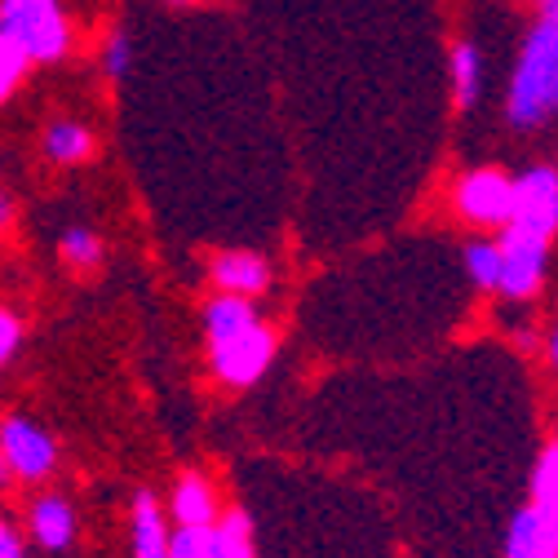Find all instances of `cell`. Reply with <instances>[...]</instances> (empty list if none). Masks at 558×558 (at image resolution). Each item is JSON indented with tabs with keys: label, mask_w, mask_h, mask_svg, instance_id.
<instances>
[{
	"label": "cell",
	"mask_w": 558,
	"mask_h": 558,
	"mask_svg": "<svg viewBox=\"0 0 558 558\" xmlns=\"http://www.w3.org/2000/svg\"><path fill=\"white\" fill-rule=\"evenodd\" d=\"M501 116L514 133H541L558 120V27L532 23L514 49Z\"/></svg>",
	"instance_id": "obj_1"
},
{
	"label": "cell",
	"mask_w": 558,
	"mask_h": 558,
	"mask_svg": "<svg viewBox=\"0 0 558 558\" xmlns=\"http://www.w3.org/2000/svg\"><path fill=\"white\" fill-rule=\"evenodd\" d=\"M0 36L14 40L32 66H58L76 49V27L58 0H0Z\"/></svg>",
	"instance_id": "obj_2"
},
{
	"label": "cell",
	"mask_w": 558,
	"mask_h": 558,
	"mask_svg": "<svg viewBox=\"0 0 558 558\" xmlns=\"http://www.w3.org/2000/svg\"><path fill=\"white\" fill-rule=\"evenodd\" d=\"M448 208L470 231L501 235L510 227V208H514V173H506L501 165H474L457 173L448 191Z\"/></svg>",
	"instance_id": "obj_3"
},
{
	"label": "cell",
	"mask_w": 558,
	"mask_h": 558,
	"mask_svg": "<svg viewBox=\"0 0 558 558\" xmlns=\"http://www.w3.org/2000/svg\"><path fill=\"white\" fill-rule=\"evenodd\" d=\"M0 452L10 461L14 483H23V487H49L62 465V448H58L53 430L45 422H36L32 412L0 416Z\"/></svg>",
	"instance_id": "obj_4"
},
{
	"label": "cell",
	"mask_w": 558,
	"mask_h": 558,
	"mask_svg": "<svg viewBox=\"0 0 558 558\" xmlns=\"http://www.w3.org/2000/svg\"><path fill=\"white\" fill-rule=\"evenodd\" d=\"M275 355H279V332H275V324L262 319L248 332H240L235 341L214 345V351H208V373L227 390H253L270 373Z\"/></svg>",
	"instance_id": "obj_5"
},
{
	"label": "cell",
	"mask_w": 558,
	"mask_h": 558,
	"mask_svg": "<svg viewBox=\"0 0 558 558\" xmlns=\"http://www.w3.org/2000/svg\"><path fill=\"white\" fill-rule=\"evenodd\" d=\"M497 244H501V284H497V298L506 306L536 302L545 293V284H549L554 244L532 240V235H519V231H501Z\"/></svg>",
	"instance_id": "obj_6"
},
{
	"label": "cell",
	"mask_w": 558,
	"mask_h": 558,
	"mask_svg": "<svg viewBox=\"0 0 558 558\" xmlns=\"http://www.w3.org/2000/svg\"><path fill=\"white\" fill-rule=\"evenodd\" d=\"M519 235L558 240V165H527L514 173V208H510V227Z\"/></svg>",
	"instance_id": "obj_7"
},
{
	"label": "cell",
	"mask_w": 558,
	"mask_h": 558,
	"mask_svg": "<svg viewBox=\"0 0 558 558\" xmlns=\"http://www.w3.org/2000/svg\"><path fill=\"white\" fill-rule=\"evenodd\" d=\"M23 536H27V545H36L49 558L72 554L81 541V506L66 493H58V487H40V493H32V501H27Z\"/></svg>",
	"instance_id": "obj_8"
},
{
	"label": "cell",
	"mask_w": 558,
	"mask_h": 558,
	"mask_svg": "<svg viewBox=\"0 0 558 558\" xmlns=\"http://www.w3.org/2000/svg\"><path fill=\"white\" fill-rule=\"evenodd\" d=\"M204 275H208V284H214V293H231V298H248V302H257L275 289V266L257 248H218L208 257Z\"/></svg>",
	"instance_id": "obj_9"
},
{
	"label": "cell",
	"mask_w": 558,
	"mask_h": 558,
	"mask_svg": "<svg viewBox=\"0 0 558 558\" xmlns=\"http://www.w3.org/2000/svg\"><path fill=\"white\" fill-rule=\"evenodd\" d=\"M222 493L204 470H178L165 497V514L173 527H214L222 519Z\"/></svg>",
	"instance_id": "obj_10"
},
{
	"label": "cell",
	"mask_w": 558,
	"mask_h": 558,
	"mask_svg": "<svg viewBox=\"0 0 558 558\" xmlns=\"http://www.w3.org/2000/svg\"><path fill=\"white\" fill-rule=\"evenodd\" d=\"M501 558H558V514L523 501L506 523Z\"/></svg>",
	"instance_id": "obj_11"
},
{
	"label": "cell",
	"mask_w": 558,
	"mask_h": 558,
	"mask_svg": "<svg viewBox=\"0 0 558 558\" xmlns=\"http://www.w3.org/2000/svg\"><path fill=\"white\" fill-rule=\"evenodd\" d=\"M169 514L156 487H137L129 501V558H169Z\"/></svg>",
	"instance_id": "obj_12"
},
{
	"label": "cell",
	"mask_w": 558,
	"mask_h": 558,
	"mask_svg": "<svg viewBox=\"0 0 558 558\" xmlns=\"http://www.w3.org/2000/svg\"><path fill=\"white\" fill-rule=\"evenodd\" d=\"M448 89H452V107L461 116L483 107L487 94V53L474 36H457L448 45Z\"/></svg>",
	"instance_id": "obj_13"
},
{
	"label": "cell",
	"mask_w": 558,
	"mask_h": 558,
	"mask_svg": "<svg viewBox=\"0 0 558 558\" xmlns=\"http://www.w3.org/2000/svg\"><path fill=\"white\" fill-rule=\"evenodd\" d=\"M40 156L58 169H81L98 156V133L76 116H53L40 129Z\"/></svg>",
	"instance_id": "obj_14"
},
{
	"label": "cell",
	"mask_w": 558,
	"mask_h": 558,
	"mask_svg": "<svg viewBox=\"0 0 558 558\" xmlns=\"http://www.w3.org/2000/svg\"><path fill=\"white\" fill-rule=\"evenodd\" d=\"M253 324H262V311H257V302H248V298L208 293V298L199 302V332H204L208 351H214V345L235 341V337L248 332Z\"/></svg>",
	"instance_id": "obj_15"
},
{
	"label": "cell",
	"mask_w": 558,
	"mask_h": 558,
	"mask_svg": "<svg viewBox=\"0 0 558 558\" xmlns=\"http://www.w3.org/2000/svg\"><path fill=\"white\" fill-rule=\"evenodd\" d=\"M58 262L76 275H94L107 262V240L85 222H66L58 231Z\"/></svg>",
	"instance_id": "obj_16"
},
{
	"label": "cell",
	"mask_w": 558,
	"mask_h": 558,
	"mask_svg": "<svg viewBox=\"0 0 558 558\" xmlns=\"http://www.w3.org/2000/svg\"><path fill=\"white\" fill-rule=\"evenodd\" d=\"M461 270H465V279L478 293L497 298V284H501V244L497 240H470L461 248Z\"/></svg>",
	"instance_id": "obj_17"
},
{
	"label": "cell",
	"mask_w": 558,
	"mask_h": 558,
	"mask_svg": "<svg viewBox=\"0 0 558 558\" xmlns=\"http://www.w3.org/2000/svg\"><path fill=\"white\" fill-rule=\"evenodd\" d=\"M214 532H218L222 558H257V527L244 506H227L222 519L214 523Z\"/></svg>",
	"instance_id": "obj_18"
},
{
	"label": "cell",
	"mask_w": 558,
	"mask_h": 558,
	"mask_svg": "<svg viewBox=\"0 0 558 558\" xmlns=\"http://www.w3.org/2000/svg\"><path fill=\"white\" fill-rule=\"evenodd\" d=\"M27 76H32V58L14 40L0 36V107H10L19 98V89L27 85Z\"/></svg>",
	"instance_id": "obj_19"
},
{
	"label": "cell",
	"mask_w": 558,
	"mask_h": 558,
	"mask_svg": "<svg viewBox=\"0 0 558 558\" xmlns=\"http://www.w3.org/2000/svg\"><path fill=\"white\" fill-rule=\"evenodd\" d=\"M527 501H536L545 510L558 506V448L554 444H545V452L536 457V465L527 474Z\"/></svg>",
	"instance_id": "obj_20"
},
{
	"label": "cell",
	"mask_w": 558,
	"mask_h": 558,
	"mask_svg": "<svg viewBox=\"0 0 558 558\" xmlns=\"http://www.w3.org/2000/svg\"><path fill=\"white\" fill-rule=\"evenodd\" d=\"M129 66H133V36L124 27H111L107 40H102V49H98V72L111 85H120L129 76Z\"/></svg>",
	"instance_id": "obj_21"
},
{
	"label": "cell",
	"mask_w": 558,
	"mask_h": 558,
	"mask_svg": "<svg viewBox=\"0 0 558 558\" xmlns=\"http://www.w3.org/2000/svg\"><path fill=\"white\" fill-rule=\"evenodd\" d=\"M169 558H222L214 527H169Z\"/></svg>",
	"instance_id": "obj_22"
},
{
	"label": "cell",
	"mask_w": 558,
	"mask_h": 558,
	"mask_svg": "<svg viewBox=\"0 0 558 558\" xmlns=\"http://www.w3.org/2000/svg\"><path fill=\"white\" fill-rule=\"evenodd\" d=\"M23 345H27V324L14 306L0 302V373H5L19 355H23Z\"/></svg>",
	"instance_id": "obj_23"
},
{
	"label": "cell",
	"mask_w": 558,
	"mask_h": 558,
	"mask_svg": "<svg viewBox=\"0 0 558 558\" xmlns=\"http://www.w3.org/2000/svg\"><path fill=\"white\" fill-rule=\"evenodd\" d=\"M0 558H27V536H23V523H14L5 510H0Z\"/></svg>",
	"instance_id": "obj_24"
},
{
	"label": "cell",
	"mask_w": 558,
	"mask_h": 558,
	"mask_svg": "<svg viewBox=\"0 0 558 558\" xmlns=\"http://www.w3.org/2000/svg\"><path fill=\"white\" fill-rule=\"evenodd\" d=\"M14 222H19V195L10 186H0V235L14 231Z\"/></svg>",
	"instance_id": "obj_25"
},
{
	"label": "cell",
	"mask_w": 558,
	"mask_h": 558,
	"mask_svg": "<svg viewBox=\"0 0 558 558\" xmlns=\"http://www.w3.org/2000/svg\"><path fill=\"white\" fill-rule=\"evenodd\" d=\"M541 337H545V332H536L532 324H519V328H510V341H514V351H523V355L541 351Z\"/></svg>",
	"instance_id": "obj_26"
},
{
	"label": "cell",
	"mask_w": 558,
	"mask_h": 558,
	"mask_svg": "<svg viewBox=\"0 0 558 558\" xmlns=\"http://www.w3.org/2000/svg\"><path fill=\"white\" fill-rule=\"evenodd\" d=\"M541 355H545V364H549V373L558 377V319L545 328V337H541Z\"/></svg>",
	"instance_id": "obj_27"
},
{
	"label": "cell",
	"mask_w": 558,
	"mask_h": 558,
	"mask_svg": "<svg viewBox=\"0 0 558 558\" xmlns=\"http://www.w3.org/2000/svg\"><path fill=\"white\" fill-rule=\"evenodd\" d=\"M532 23H545V27H558V0H532Z\"/></svg>",
	"instance_id": "obj_28"
},
{
	"label": "cell",
	"mask_w": 558,
	"mask_h": 558,
	"mask_svg": "<svg viewBox=\"0 0 558 558\" xmlns=\"http://www.w3.org/2000/svg\"><path fill=\"white\" fill-rule=\"evenodd\" d=\"M5 487H14V474H10V461H5V452H0V493Z\"/></svg>",
	"instance_id": "obj_29"
},
{
	"label": "cell",
	"mask_w": 558,
	"mask_h": 558,
	"mask_svg": "<svg viewBox=\"0 0 558 558\" xmlns=\"http://www.w3.org/2000/svg\"><path fill=\"white\" fill-rule=\"evenodd\" d=\"M549 444H554V448H558V412H554V439H549Z\"/></svg>",
	"instance_id": "obj_30"
},
{
	"label": "cell",
	"mask_w": 558,
	"mask_h": 558,
	"mask_svg": "<svg viewBox=\"0 0 558 558\" xmlns=\"http://www.w3.org/2000/svg\"><path fill=\"white\" fill-rule=\"evenodd\" d=\"M169 5H195V0H169Z\"/></svg>",
	"instance_id": "obj_31"
},
{
	"label": "cell",
	"mask_w": 558,
	"mask_h": 558,
	"mask_svg": "<svg viewBox=\"0 0 558 558\" xmlns=\"http://www.w3.org/2000/svg\"><path fill=\"white\" fill-rule=\"evenodd\" d=\"M554 306H558V293H554Z\"/></svg>",
	"instance_id": "obj_32"
},
{
	"label": "cell",
	"mask_w": 558,
	"mask_h": 558,
	"mask_svg": "<svg viewBox=\"0 0 558 558\" xmlns=\"http://www.w3.org/2000/svg\"><path fill=\"white\" fill-rule=\"evenodd\" d=\"M554 514H558V506H554Z\"/></svg>",
	"instance_id": "obj_33"
}]
</instances>
